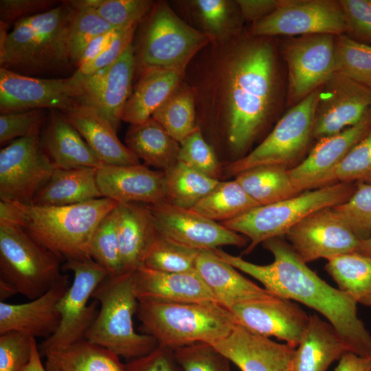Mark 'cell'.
<instances>
[{"label":"cell","instance_id":"4316f807","mask_svg":"<svg viewBox=\"0 0 371 371\" xmlns=\"http://www.w3.org/2000/svg\"><path fill=\"white\" fill-rule=\"evenodd\" d=\"M196 271L227 310L236 304L276 296L240 274L212 250H201Z\"/></svg>","mask_w":371,"mask_h":371},{"label":"cell","instance_id":"e7e4bbea","mask_svg":"<svg viewBox=\"0 0 371 371\" xmlns=\"http://www.w3.org/2000/svg\"><path fill=\"white\" fill-rule=\"evenodd\" d=\"M9 25L6 23L0 22V54H1L5 47L8 34L10 33Z\"/></svg>","mask_w":371,"mask_h":371},{"label":"cell","instance_id":"ee69618b","mask_svg":"<svg viewBox=\"0 0 371 371\" xmlns=\"http://www.w3.org/2000/svg\"><path fill=\"white\" fill-rule=\"evenodd\" d=\"M336 183L371 184V129L330 172L325 186Z\"/></svg>","mask_w":371,"mask_h":371},{"label":"cell","instance_id":"5bb4252c","mask_svg":"<svg viewBox=\"0 0 371 371\" xmlns=\"http://www.w3.org/2000/svg\"><path fill=\"white\" fill-rule=\"evenodd\" d=\"M81 104L77 71L67 78H36L0 67V112L47 109L64 112Z\"/></svg>","mask_w":371,"mask_h":371},{"label":"cell","instance_id":"5b68a950","mask_svg":"<svg viewBox=\"0 0 371 371\" xmlns=\"http://www.w3.org/2000/svg\"><path fill=\"white\" fill-rule=\"evenodd\" d=\"M137 319L144 334L158 346L177 349L196 343L213 344L236 325L231 312L218 303L139 301Z\"/></svg>","mask_w":371,"mask_h":371},{"label":"cell","instance_id":"ba28073f","mask_svg":"<svg viewBox=\"0 0 371 371\" xmlns=\"http://www.w3.org/2000/svg\"><path fill=\"white\" fill-rule=\"evenodd\" d=\"M60 258L23 228L0 226V279L30 300L52 288L63 276Z\"/></svg>","mask_w":371,"mask_h":371},{"label":"cell","instance_id":"f1b7e54d","mask_svg":"<svg viewBox=\"0 0 371 371\" xmlns=\"http://www.w3.org/2000/svg\"><path fill=\"white\" fill-rule=\"evenodd\" d=\"M116 210L122 273L133 272L142 266L157 233L146 204L117 203Z\"/></svg>","mask_w":371,"mask_h":371},{"label":"cell","instance_id":"7a4b0ae2","mask_svg":"<svg viewBox=\"0 0 371 371\" xmlns=\"http://www.w3.org/2000/svg\"><path fill=\"white\" fill-rule=\"evenodd\" d=\"M257 37V36H256ZM270 37L243 42L229 71L228 137L231 148L242 153L286 101V85L278 53Z\"/></svg>","mask_w":371,"mask_h":371},{"label":"cell","instance_id":"ac0fdd59","mask_svg":"<svg viewBox=\"0 0 371 371\" xmlns=\"http://www.w3.org/2000/svg\"><path fill=\"white\" fill-rule=\"evenodd\" d=\"M371 109V89L335 73L319 89L313 128L319 140L357 124Z\"/></svg>","mask_w":371,"mask_h":371},{"label":"cell","instance_id":"f546056e","mask_svg":"<svg viewBox=\"0 0 371 371\" xmlns=\"http://www.w3.org/2000/svg\"><path fill=\"white\" fill-rule=\"evenodd\" d=\"M184 70L155 68L142 71L124 105L122 120L132 125L150 119L179 86Z\"/></svg>","mask_w":371,"mask_h":371},{"label":"cell","instance_id":"cb8c5ba5","mask_svg":"<svg viewBox=\"0 0 371 371\" xmlns=\"http://www.w3.org/2000/svg\"><path fill=\"white\" fill-rule=\"evenodd\" d=\"M71 282L67 275L42 295L23 304L0 302V334L14 331L47 339L59 326L58 304Z\"/></svg>","mask_w":371,"mask_h":371},{"label":"cell","instance_id":"db71d44e","mask_svg":"<svg viewBox=\"0 0 371 371\" xmlns=\"http://www.w3.org/2000/svg\"><path fill=\"white\" fill-rule=\"evenodd\" d=\"M137 26L117 30L109 46L95 59L79 67L77 71L84 75H90L112 64L132 43Z\"/></svg>","mask_w":371,"mask_h":371},{"label":"cell","instance_id":"680465c9","mask_svg":"<svg viewBox=\"0 0 371 371\" xmlns=\"http://www.w3.org/2000/svg\"><path fill=\"white\" fill-rule=\"evenodd\" d=\"M117 30L119 29L112 30L94 38L85 48L80 58L78 67L98 57L113 41Z\"/></svg>","mask_w":371,"mask_h":371},{"label":"cell","instance_id":"836d02e7","mask_svg":"<svg viewBox=\"0 0 371 371\" xmlns=\"http://www.w3.org/2000/svg\"><path fill=\"white\" fill-rule=\"evenodd\" d=\"M43 357L47 371H123L124 367L117 355L86 339Z\"/></svg>","mask_w":371,"mask_h":371},{"label":"cell","instance_id":"d6986e66","mask_svg":"<svg viewBox=\"0 0 371 371\" xmlns=\"http://www.w3.org/2000/svg\"><path fill=\"white\" fill-rule=\"evenodd\" d=\"M136 67L132 43L110 65L90 75L78 73L81 104L87 105L106 119L117 131L124 105L132 91Z\"/></svg>","mask_w":371,"mask_h":371},{"label":"cell","instance_id":"e575fe53","mask_svg":"<svg viewBox=\"0 0 371 371\" xmlns=\"http://www.w3.org/2000/svg\"><path fill=\"white\" fill-rule=\"evenodd\" d=\"M248 195L259 205L276 203L300 192L289 169L280 165H263L246 170L236 176Z\"/></svg>","mask_w":371,"mask_h":371},{"label":"cell","instance_id":"83f0119b","mask_svg":"<svg viewBox=\"0 0 371 371\" xmlns=\"http://www.w3.org/2000/svg\"><path fill=\"white\" fill-rule=\"evenodd\" d=\"M62 113L104 165L140 164L110 123L91 107L78 104Z\"/></svg>","mask_w":371,"mask_h":371},{"label":"cell","instance_id":"03108f58","mask_svg":"<svg viewBox=\"0 0 371 371\" xmlns=\"http://www.w3.org/2000/svg\"><path fill=\"white\" fill-rule=\"evenodd\" d=\"M357 252L371 257V236L361 240Z\"/></svg>","mask_w":371,"mask_h":371},{"label":"cell","instance_id":"11a10c76","mask_svg":"<svg viewBox=\"0 0 371 371\" xmlns=\"http://www.w3.org/2000/svg\"><path fill=\"white\" fill-rule=\"evenodd\" d=\"M56 1L52 0H1L0 22L10 25L27 14H37L47 11Z\"/></svg>","mask_w":371,"mask_h":371},{"label":"cell","instance_id":"f35d334b","mask_svg":"<svg viewBox=\"0 0 371 371\" xmlns=\"http://www.w3.org/2000/svg\"><path fill=\"white\" fill-rule=\"evenodd\" d=\"M151 117L181 143L197 128L192 92L185 86H179Z\"/></svg>","mask_w":371,"mask_h":371},{"label":"cell","instance_id":"9c48e42d","mask_svg":"<svg viewBox=\"0 0 371 371\" xmlns=\"http://www.w3.org/2000/svg\"><path fill=\"white\" fill-rule=\"evenodd\" d=\"M139 41L136 65L148 69H185L190 59L210 40L190 26L164 3L153 8Z\"/></svg>","mask_w":371,"mask_h":371},{"label":"cell","instance_id":"d4e9b609","mask_svg":"<svg viewBox=\"0 0 371 371\" xmlns=\"http://www.w3.org/2000/svg\"><path fill=\"white\" fill-rule=\"evenodd\" d=\"M133 279L139 301L219 304L196 271L166 273L142 266L133 271Z\"/></svg>","mask_w":371,"mask_h":371},{"label":"cell","instance_id":"d590c367","mask_svg":"<svg viewBox=\"0 0 371 371\" xmlns=\"http://www.w3.org/2000/svg\"><path fill=\"white\" fill-rule=\"evenodd\" d=\"M325 270L339 290L371 306V257L357 251L342 254L327 260Z\"/></svg>","mask_w":371,"mask_h":371},{"label":"cell","instance_id":"6125c7cd","mask_svg":"<svg viewBox=\"0 0 371 371\" xmlns=\"http://www.w3.org/2000/svg\"><path fill=\"white\" fill-rule=\"evenodd\" d=\"M41 355L35 338H32V354L29 362L21 371H47L41 361Z\"/></svg>","mask_w":371,"mask_h":371},{"label":"cell","instance_id":"d6a6232c","mask_svg":"<svg viewBox=\"0 0 371 371\" xmlns=\"http://www.w3.org/2000/svg\"><path fill=\"white\" fill-rule=\"evenodd\" d=\"M125 142L138 159L163 172L179 161L180 143L152 117L142 123L131 125Z\"/></svg>","mask_w":371,"mask_h":371},{"label":"cell","instance_id":"484cf974","mask_svg":"<svg viewBox=\"0 0 371 371\" xmlns=\"http://www.w3.org/2000/svg\"><path fill=\"white\" fill-rule=\"evenodd\" d=\"M39 139L43 151L55 169L99 168L104 165L59 111L49 110Z\"/></svg>","mask_w":371,"mask_h":371},{"label":"cell","instance_id":"74e56055","mask_svg":"<svg viewBox=\"0 0 371 371\" xmlns=\"http://www.w3.org/2000/svg\"><path fill=\"white\" fill-rule=\"evenodd\" d=\"M166 201L190 209L210 193L219 183L183 162L178 161L164 172Z\"/></svg>","mask_w":371,"mask_h":371},{"label":"cell","instance_id":"7c38bea8","mask_svg":"<svg viewBox=\"0 0 371 371\" xmlns=\"http://www.w3.org/2000/svg\"><path fill=\"white\" fill-rule=\"evenodd\" d=\"M335 45L332 34L284 37L279 53L286 67L287 107L319 89L335 73Z\"/></svg>","mask_w":371,"mask_h":371},{"label":"cell","instance_id":"c3c4849f","mask_svg":"<svg viewBox=\"0 0 371 371\" xmlns=\"http://www.w3.org/2000/svg\"><path fill=\"white\" fill-rule=\"evenodd\" d=\"M174 351L183 371H231L229 360L212 344L196 343Z\"/></svg>","mask_w":371,"mask_h":371},{"label":"cell","instance_id":"7bdbcfd3","mask_svg":"<svg viewBox=\"0 0 371 371\" xmlns=\"http://www.w3.org/2000/svg\"><path fill=\"white\" fill-rule=\"evenodd\" d=\"M116 207L106 215L97 226L92 236L89 248L90 257L106 269L109 275L122 273L117 231Z\"/></svg>","mask_w":371,"mask_h":371},{"label":"cell","instance_id":"603a6c76","mask_svg":"<svg viewBox=\"0 0 371 371\" xmlns=\"http://www.w3.org/2000/svg\"><path fill=\"white\" fill-rule=\"evenodd\" d=\"M96 180L102 197L117 203L157 204L166 201L165 173L145 166L103 165Z\"/></svg>","mask_w":371,"mask_h":371},{"label":"cell","instance_id":"be15d7a7","mask_svg":"<svg viewBox=\"0 0 371 371\" xmlns=\"http://www.w3.org/2000/svg\"><path fill=\"white\" fill-rule=\"evenodd\" d=\"M18 292L9 282L0 279V300L5 302V300L17 294Z\"/></svg>","mask_w":371,"mask_h":371},{"label":"cell","instance_id":"94428289","mask_svg":"<svg viewBox=\"0 0 371 371\" xmlns=\"http://www.w3.org/2000/svg\"><path fill=\"white\" fill-rule=\"evenodd\" d=\"M333 371H371V358L346 352L339 359Z\"/></svg>","mask_w":371,"mask_h":371},{"label":"cell","instance_id":"44dd1931","mask_svg":"<svg viewBox=\"0 0 371 371\" xmlns=\"http://www.w3.org/2000/svg\"><path fill=\"white\" fill-rule=\"evenodd\" d=\"M370 129L371 109L357 124L317 140L307 157L289 169L297 190L302 192L325 186L330 172Z\"/></svg>","mask_w":371,"mask_h":371},{"label":"cell","instance_id":"30bf717a","mask_svg":"<svg viewBox=\"0 0 371 371\" xmlns=\"http://www.w3.org/2000/svg\"><path fill=\"white\" fill-rule=\"evenodd\" d=\"M63 268L74 273V280L58 304L60 315L56 331L38 347L43 357L47 352L63 349L85 339L86 333L99 310V303L89 300L101 282L109 275L92 258L66 261Z\"/></svg>","mask_w":371,"mask_h":371},{"label":"cell","instance_id":"f907efd6","mask_svg":"<svg viewBox=\"0 0 371 371\" xmlns=\"http://www.w3.org/2000/svg\"><path fill=\"white\" fill-rule=\"evenodd\" d=\"M346 25V36L371 45V0H339Z\"/></svg>","mask_w":371,"mask_h":371},{"label":"cell","instance_id":"7dc6e473","mask_svg":"<svg viewBox=\"0 0 371 371\" xmlns=\"http://www.w3.org/2000/svg\"><path fill=\"white\" fill-rule=\"evenodd\" d=\"M179 161L213 179L221 175L216 156L198 128L180 143Z\"/></svg>","mask_w":371,"mask_h":371},{"label":"cell","instance_id":"7402d4cb","mask_svg":"<svg viewBox=\"0 0 371 371\" xmlns=\"http://www.w3.org/2000/svg\"><path fill=\"white\" fill-rule=\"evenodd\" d=\"M212 345L241 371H293L295 348L238 324L228 336Z\"/></svg>","mask_w":371,"mask_h":371},{"label":"cell","instance_id":"6da1fadb","mask_svg":"<svg viewBox=\"0 0 371 371\" xmlns=\"http://www.w3.org/2000/svg\"><path fill=\"white\" fill-rule=\"evenodd\" d=\"M262 245L273 256L269 265H256L218 248L214 251L273 295L299 302L319 313L342 338L348 352L371 358V335L358 317L357 302L319 277L280 237Z\"/></svg>","mask_w":371,"mask_h":371},{"label":"cell","instance_id":"6f0895ef","mask_svg":"<svg viewBox=\"0 0 371 371\" xmlns=\"http://www.w3.org/2000/svg\"><path fill=\"white\" fill-rule=\"evenodd\" d=\"M280 0H238L236 3L243 18L253 23L273 12Z\"/></svg>","mask_w":371,"mask_h":371},{"label":"cell","instance_id":"681fc988","mask_svg":"<svg viewBox=\"0 0 371 371\" xmlns=\"http://www.w3.org/2000/svg\"><path fill=\"white\" fill-rule=\"evenodd\" d=\"M48 114L38 109L0 115V143L3 145L19 138L40 133Z\"/></svg>","mask_w":371,"mask_h":371},{"label":"cell","instance_id":"b9f144b4","mask_svg":"<svg viewBox=\"0 0 371 371\" xmlns=\"http://www.w3.org/2000/svg\"><path fill=\"white\" fill-rule=\"evenodd\" d=\"M335 72L371 89V45L335 36Z\"/></svg>","mask_w":371,"mask_h":371},{"label":"cell","instance_id":"8d00e7d4","mask_svg":"<svg viewBox=\"0 0 371 371\" xmlns=\"http://www.w3.org/2000/svg\"><path fill=\"white\" fill-rule=\"evenodd\" d=\"M258 205L234 179L219 181L190 210L216 222L223 223Z\"/></svg>","mask_w":371,"mask_h":371},{"label":"cell","instance_id":"4fadbf2b","mask_svg":"<svg viewBox=\"0 0 371 371\" xmlns=\"http://www.w3.org/2000/svg\"><path fill=\"white\" fill-rule=\"evenodd\" d=\"M339 0H280L276 9L253 23L257 37H291L306 34H346Z\"/></svg>","mask_w":371,"mask_h":371},{"label":"cell","instance_id":"1f68e13d","mask_svg":"<svg viewBox=\"0 0 371 371\" xmlns=\"http://www.w3.org/2000/svg\"><path fill=\"white\" fill-rule=\"evenodd\" d=\"M97 169L90 167L55 169L31 203L63 206L102 198L96 180Z\"/></svg>","mask_w":371,"mask_h":371},{"label":"cell","instance_id":"ab89813d","mask_svg":"<svg viewBox=\"0 0 371 371\" xmlns=\"http://www.w3.org/2000/svg\"><path fill=\"white\" fill-rule=\"evenodd\" d=\"M200 251L181 245L157 234L144 258L142 266L166 273L196 271Z\"/></svg>","mask_w":371,"mask_h":371},{"label":"cell","instance_id":"52a82bcc","mask_svg":"<svg viewBox=\"0 0 371 371\" xmlns=\"http://www.w3.org/2000/svg\"><path fill=\"white\" fill-rule=\"evenodd\" d=\"M357 183H336L276 203L256 206L243 214L222 223L227 229L249 238L245 253L258 244L285 235L295 225L311 213L346 202Z\"/></svg>","mask_w":371,"mask_h":371},{"label":"cell","instance_id":"9a60e30c","mask_svg":"<svg viewBox=\"0 0 371 371\" xmlns=\"http://www.w3.org/2000/svg\"><path fill=\"white\" fill-rule=\"evenodd\" d=\"M40 133L12 141L0 151V200L31 203L55 168L43 151Z\"/></svg>","mask_w":371,"mask_h":371},{"label":"cell","instance_id":"f6af8a7d","mask_svg":"<svg viewBox=\"0 0 371 371\" xmlns=\"http://www.w3.org/2000/svg\"><path fill=\"white\" fill-rule=\"evenodd\" d=\"M115 29L137 25L150 11L153 1L148 0H82Z\"/></svg>","mask_w":371,"mask_h":371},{"label":"cell","instance_id":"277c9868","mask_svg":"<svg viewBox=\"0 0 371 371\" xmlns=\"http://www.w3.org/2000/svg\"><path fill=\"white\" fill-rule=\"evenodd\" d=\"M14 203L24 214L23 229L66 261L91 258L89 248L93 232L117 205L104 197L63 206Z\"/></svg>","mask_w":371,"mask_h":371},{"label":"cell","instance_id":"91938a15","mask_svg":"<svg viewBox=\"0 0 371 371\" xmlns=\"http://www.w3.org/2000/svg\"><path fill=\"white\" fill-rule=\"evenodd\" d=\"M25 216L14 202L0 200V226L23 229Z\"/></svg>","mask_w":371,"mask_h":371},{"label":"cell","instance_id":"4dcf8cb0","mask_svg":"<svg viewBox=\"0 0 371 371\" xmlns=\"http://www.w3.org/2000/svg\"><path fill=\"white\" fill-rule=\"evenodd\" d=\"M348 352L342 338L327 322L310 315L307 328L295 348L293 371H326L331 363Z\"/></svg>","mask_w":371,"mask_h":371},{"label":"cell","instance_id":"8fae6325","mask_svg":"<svg viewBox=\"0 0 371 371\" xmlns=\"http://www.w3.org/2000/svg\"><path fill=\"white\" fill-rule=\"evenodd\" d=\"M319 89L290 107L256 148L226 167L227 175L236 176L246 170L263 165L287 167L301 157L313 139V128Z\"/></svg>","mask_w":371,"mask_h":371},{"label":"cell","instance_id":"f5cc1de1","mask_svg":"<svg viewBox=\"0 0 371 371\" xmlns=\"http://www.w3.org/2000/svg\"><path fill=\"white\" fill-rule=\"evenodd\" d=\"M123 371H183L173 349L158 346L149 353L128 360Z\"/></svg>","mask_w":371,"mask_h":371},{"label":"cell","instance_id":"ffe728a7","mask_svg":"<svg viewBox=\"0 0 371 371\" xmlns=\"http://www.w3.org/2000/svg\"><path fill=\"white\" fill-rule=\"evenodd\" d=\"M229 311L236 324L265 337H275L293 348L310 320V315L296 303L278 296L240 303Z\"/></svg>","mask_w":371,"mask_h":371},{"label":"cell","instance_id":"9f6ffc18","mask_svg":"<svg viewBox=\"0 0 371 371\" xmlns=\"http://www.w3.org/2000/svg\"><path fill=\"white\" fill-rule=\"evenodd\" d=\"M206 28L214 34L222 32L229 20V6L224 0H196L194 1Z\"/></svg>","mask_w":371,"mask_h":371},{"label":"cell","instance_id":"816d5d0a","mask_svg":"<svg viewBox=\"0 0 371 371\" xmlns=\"http://www.w3.org/2000/svg\"><path fill=\"white\" fill-rule=\"evenodd\" d=\"M32 338L19 332L0 334V371H21L29 362Z\"/></svg>","mask_w":371,"mask_h":371},{"label":"cell","instance_id":"bcb514c9","mask_svg":"<svg viewBox=\"0 0 371 371\" xmlns=\"http://www.w3.org/2000/svg\"><path fill=\"white\" fill-rule=\"evenodd\" d=\"M333 208L360 240L371 236V184L357 183L352 195Z\"/></svg>","mask_w":371,"mask_h":371},{"label":"cell","instance_id":"60d3db41","mask_svg":"<svg viewBox=\"0 0 371 371\" xmlns=\"http://www.w3.org/2000/svg\"><path fill=\"white\" fill-rule=\"evenodd\" d=\"M73 8L69 31V46L72 63L78 69L82 54L96 36L114 30L82 0L68 1Z\"/></svg>","mask_w":371,"mask_h":371},{"label":"cell","instance_id":"2e32d148","mask_svg":"<svg viewBox=\"0 0 371 371\" xmlns=\"http://www.w3.org/2000/svg\"><path fill=\"white\" fill-rule=\"evenodd\" d=\"M146 205L157 234L181 245L212 250L225 245L243 247L247 243L239 234L190 209L167 201Z\"/></svg>","mask_w":371,"mask_h":371},{"label":"cell","instance_id":"8992f818","mask_svg":"<svg viewBox=\"0 0 371 371\" xmlns=\"http://www.w3.org/2000/svg\"><path fill=\"white\" fill-rule=\"evenodd\" d=\"M133 273L108 275L95 289L91 298L99 303V310L85 337L127 360L145 355L158 346L153 337L136 333L133 327L139 300Z\"/></svg>","mask_w":371,"mask_h":371},{"label":"cell","instance_id":"e0dca14e","mask_svg":"<svg viewBox=\"0 0 371 371\" xmlns=\"http://www.w3.org/2000/svg\"><path fill=\"white\" fill-rule=\"evenodd\" d=\"M305 263L357 251L361 240L332 207L306 216L285 234Z\"/></svg>","mask_w":371,"mask_h":371},{"label":"cell","instance_id":"3957f363","mask_svg":"<svg viewBox=\"0 0 371 371\" xmlns=\"http://www.w3.org/2000/svg\"><path fill=\"white\" fill-rule=\"evenodd\" d=\"M72 13V6L63 1L47 11L16 21L0 54L1 67L36 78L74 74L76 69L69 46Z\"/></svg>","mask_w":371,"mask_h":371}]
</instances>
